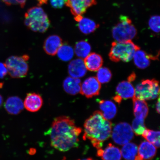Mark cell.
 Wrapping results in <instances>:
<instances>
[{
    "label": "cell",
    "mask_w": 160,
    "mask_h": 160,
    "mask_svg": "<svg viewBox=\"0 0 160 160\" xmlns=\"http://www.w3.org/2000/svg\"><path fill=\"white\" fill-rule=\"evenodd\" d=\"M82 132L73 119L67 116H61L54 119L47 133L49 136L52 147L65 152L78 147Z\"/></svg>",
    "instance_id": "6da1fadb"
},
{
    "label": "cell",
    "mask_w": 160,
    "mask_h": 160,
    "mask_svg": "<svg viewBox=\"0 0 160 160\" xmlns=\"http://www.w3.org/2000/svg\"><path fill=\"white\" fill-rule=\"evenodd\" d=\"M84 127L83 139L90 140L97 149L102 148L103 142L111 135L112 123L99 111H95L86 120Z\"/></svg>",
    "instance_id": "7a4b0ae2"
},
{
    "label": "cell",
    "mask_w": 160,
    "mask_h": 160,
    "mask_svg": "<svg viewBox=\"0 0 160 160\" xmlns=\"http://www.w3.org/2000/svg\"><path fill=\"white\" fill-rule=\"evenodd\" d=\"M25 25L34 32H45L51 24L47 15L41 7L29 9L25 14Z\"/></svg>",
    "instance_id": "3957f363"
},
{
    "label": "cell",
    "mask_w": 160,
    "mask_h": 160,
    "mask_svg": "<svg viewBox=\"0 0 160 160\" xmlns=\"http://www.w3.org/2000/svg\"><path fill=\"white\" fill-rule=\"evenodd\" d=\"M140 49L139 46L131 40L114 42L112 43L109 57L111 61L115 62L120 61L127 62L133 58L136 51Z\"/></svg>",
    "instance_id": "277c9868"
},
{
    "label": "cell",
    "mask_w": 160,
    "mask_h": 160,
    "mask_svg": "<svg viewBox=\"0 0 160 160\" xmlns=\"http://www.w3.org/2000/svg\"><path fill=\"white\" fill-rule=\"evenodd\" d=\"M137 33L131 19L125 15L120 16L119 22L112 29L113 37L117 42L132 41Z\"/></svg>",
    "instance_id": "5b68a950"
},
{
    "label": "cell",
    "mask_w": 160,
    "mask_h": 160,
    "mask_svg": "<svg viewBox=\"0 0 160 160\" xmlns=\"http://www.w3.org/2000/svg\"><path fill=\"white\" fill-rule=\"evenodd\" d=\"M29 56L24 55L22 57L11 56L6 60L5 65L8 73L12 77L22 78L27 75L29 67L27 63Z\"/></svg>",
    "instance_id": "8992f818"
},
{
    "label": "cell",
    "mask_w": 160,
    "mask_h": 160,
    "mask_svg": "<svg viewBox=\"0 0 160 160\" xmlns=\"http://www.w3.org/2000/svg\"><path fill=\"white\" fill-rule=\"evenodd\" d=\"M159 93V82L155 79L142 80L135 89V97L143 101L155 99Z\"/></svg>",
    "instance_id": "52a82bcc"
},
{
    "label": "cell",
    "mask_w": 160,
    "mask_h": 160,
    "mask_svg": "<svg viewBox=\"0 0 160 160\" xmlns=\"http://www.w3.org/2000/svg\"><path fill=\"white\" fill-rule=\"evenodd\" d=\"M134 133L131 125L127 122L118 124L111 133L114 142L120 145H123L129 142L133 138Z\"/></svg>",
    "instance_id": "ba28073f"
},
{
    "label": "cell",
    "mask_w": 160,
    "mask_h": 160,
    "mask_svg": "<svg viewBox=\"0 0 160 160\" xmlns=\"http://www.w3.org/2000/svg\"><path fill=\"white\" fill-rule=\"evenodd\" d=\"M101 83L95 77L88 78L81 84L80 93L88 98H92L99 94L101 89Z\"/></svg>",
    "instance_id": "9c48e42d"
},
{
    "label": "cell",
    "mask_w": 160,
    "mask_h": 160,
    "mask_svg": "<svg viewBox=\"0 0 160 160\" xmlns=\"http://www.w3.org/2000/svg\"><path fill=\"white\" fill-rule=\"evenodd\" d=\"M96 3V0H68L65 4L70 8L72 14L76 17L82 16L88 8Z\"/></svg>",
    "instance_id": "30bf717a"
},
{
    "label": "cell",
    "mask_w": 160,
    "mask_h": 160,
    "mask_svg": "<svg viewBox=\"0 0 160 160\" xmlns=\"http://www.w3.org/2000/svg\"><path fill=\"white\" fill-rule=\"evenodd\" d=\"M157 152V148L152 144L143 141L138 147V154L135 160H151L155 157Z\"/></svg>",
    "instance_id": "8fae6325"
},
{
    "label": "cell",
    "mask_w": 160,
    "mask_h": 160,
    "mask_svg": "<svg viewBox=\"0 0 160 160\" xmlns=\"http://www.w3.org/2000/svg\"><path fill=\"white\" fill-rule=\"evenodd\" d=\"M43 104L42 98L39 94L35 93H28L23 102L24 107L31 112L39 111Z\"/></svg>",
    "instance_id": "7c38bea8"
},
{
    "label": "cell",
    "mask_w": 160,
    "mask_h": 160,
    "mask_svg": "<svg viewBox=\"0 0 160 160\" xmlns=\"http://www.w3.org/2000/svg\"><path fill=\"white\" fill-rule=\"evenodd\" d=\"M97 155L103 160H121V151L118 148L109 143L105 149H97Z\"/></svg>",
    "instance_id": "4fadbf2b"
},
{
    "label": "cell",
    "mask_w": 160,
    "mask_h": 160,
    "mask_svg": "<svg viewBox=\"0 0 160 160\" xmlns=\"http://www.w3.org/2000/svg\"><path fill=\"white\" fill-rule=\"evenodd\" d=\"M68 70L71 77L79 78L86 75L87 69L83 60L79 58L72 60L69 64Z\"/></svg>",
    "instance_id": "5bb4252c"
},
{
    "label": "cell",
    "mask_w": 160,
    "mask_h": 160,
    "mask_svg": "<svg viewBox=\"0 0 160 160\" xmlns=\"http://www.w3.org/2000/svg\"><path fill=\"white\" fill-rule=\"evenodd\" d=\"M62 45V41L61 37L57 35H52L45 40L43 48L47 54L54 56Z\"/></svg>",
    "instance_id": "9a60e30c"
},
{
    "label": "cell",
    "mask_w": 160,
    "mask_h": 160,
    "mask_svg": "<svg viewBox=\"0 0 160 160\" xmlns=\"http://www.w3.org/2000/svg\"><path fill=\"white\" fill-rule=\"evenodd\" d=\"M4 107L7 112L13 115L18 114L24 107L22 101L17 96L8 98L5 102Z\"/></svg>",
    "instance_id": "2e32d148"
},
{
    "label": "cell",
    "mask_w": 160,
    "mask_h": 160,
    "mask_svg": "<svg viewBox=\"0 0 160 160\" xmlns=\"http://www.w3.org/2000/svg\"><path fill=\"white\" fill-rule=\"evenodd\" d=\"M158 57L148 54L140 49L136 51L133 58L135 65L139 69H144L150 65V60L157 59Z\"/></svg>",
    "instance_id": "e0dca14e"
},
{
    "label": "cell",
    "mask_w": 160,
    "mask_h": 160,
    "mask_svg": "<svg viewBox=\"0 0 160 160\" xmlns=\"http://www.w3.org/2000/svg\"><path fill=\"white\" fill-rule=\"evenodd\" d=\"M116 93L122 100L133 98L135 96V89L131 82L123 81L118 85L116 88Z\"/></svg>",
    "instance_id": "ac0fdd59"
},
{
    "label": "cell",
    "mask_w": 160,
    "mask_h": 160,
    "mask_svg": "<svg viewBox=\"0 0 160 160\" xmlns=\"http://www.w3.org/2000/svg\"><path fill=\"white\" fill-rule=\"evenodd\" d=\"M84 62L87 69L95 72L98 71L102 66L103 59L98 54L92 53L85 58Z\"/></svg>",
    "instance_id": "d6986e66"
},
{
    "label": "cell",
    "mask_w": 160,
    "mask_h": 160,
    "mask_svg": "<svg viewBox=\"0 0 160 160\" xmlns=\"http://www.w3.org/2000/svg\"><path fill=\"white\" fill-rule=\"evenodd\" d=\"M133 113L135 118L145 120L149 112V108L145 101L140 100L134 96L132 98Z\"/></svg>",
    "instance_id": "ffe728a7"
},
{
    "label": "cell",
    "mask_w": 160,
    "mask_h": 160,
    "mask_svg": "<svg viewBox=\"0 0 160 160\" xmlns=\"http://www.w3.org/2000/svg\"><path fill=\"white\" fill-rule=\"evenodd\" d=\"M63 86L66 92L69 95H75L81 91V81L79 78L68 77L64 81Z\"/></svg>",
    "instance_id": "44dd1931"
},
{
    "label": "cell",
    "mask_w": 160,
    "mask_h": 160,
    "mask_svg": "<svg viewBox=\"0 0 160 160\" xmlns=\"http://www.w3.org/2000/svg\"><path fill=\"white\" fill-rule=\"evenodd\" d=\"M99 106L103 117L107 120H111L115 117L117 113V108L115 104L109 100H101Z\"/></svg>",
    "instance_id": "7402d4cb"
},
{
    "label": "cell",
    "mask_w": 160,
    "mask_h": 160,
    "mask_svg": "<svg viewBox=\"0 0 160 160\" xmlns=\"http://www.w3.org/2000/svg\"><path fill=\"white\" fill-rule=\"evenodd\" d=\"M78 22L80 31L86 35L93 32L99 27V25L93 20L87 18L83 17Z\"/></svg>",
    "instance_id": "603a6c76"
},
{
    "label": "cell",
    "mask_w": 160,
    "mask_h": 160,
    "mask_svg": "<svg viewBox=\"0 0 160 160\" xmlns=\"http://www.w3.org/2000/svg\"><path fill=\"white\" fill-rule=\"evenodd\" d=\"M138 152V146L131 142L123 145L121 151L122 156L125 160H135Z\"/></svg>",
    "instance_id": "cb8c5ba5"
},
{
    "label": "cell",
    "mask_w": 160,
    "mask_h": 160,
    "mask_svg": "<svg viewBox=\"0 0 160 160\" xmlns=\"http://www.w3.org/2000/svg\"><path fill=\"white\" fill-rule=\"evenodd\" d=\"M91 47L90 44L85 41H81L76 44L75 52L77 57L81 59L85 58L91 52Z\"/></svg>",
    "instance_id": "d4e9b609"
},
{
    "label": "cell",
    "mask_w": 160,
    "mask_h": 160,
    "mask_svg": "<svg viewBox=\"0 0 160 160\" xmlns=\"http://www.w3.org/2000/svg\"><path fill=\"white\" fill-rule=\"evenodd\" d=\"M57 53L58 57L62 61L67 62L72 58L74 52L71 46L67 44H62L58 50Z\"/></svg>",
    "instance_id": "484cf974"
},
{
    "label": "cell",
    "mask_w": 160,
    "mask_h": 160,
    "mask_svg": "<svg viewBox=\"0 0 160 160\" xmlns=\"http://www.w3.org/2000/svg\"><path fill=\"white\" fill-rule=\"evenodd\" d=\"M160 131L146 129L142 134V136L147 141L152 144L156 148L160 147Z\"/></svg>",
    "instance_id": "4316f807"
},
{
    "label": "cell",
    "mask_w": 160,
    "mask_h": 160,
    "mask_svg": "<svg viewBox=\"0 0 160 160\" xmlns=\"http://www.w3.org/2000/svg\"><path fill=\"white\" fill-rule=\"evenodd\" d=\"M98 71L97 78L100 83H107L111 81L112 73L108 68H101Z\"/></svg>",
    "instance_id": "83f0119b"
},
{
    "label": "cell",
    "mask_w": 160,
    "mask_h": 160,
    "mask_svg": "<svg viewBox=\"0 0 160 160\" xmlns=\"http://www.w3.org/2000/svg\"><path fill=\"white\" fill-rule=\"evenodd\" d=\"M144 120L135 118L132 123V129L134 133L137 136L141 135L146 128Z\"/></svg>",
    "instance_id": "f1b7e54d"
},
{
    "label": "cell",
    "mask_w": 160,
    "mask_h": 160,
    "mask_svg": "<svg viewBox=\"0 0 160 160\" xmlns=\"http://www.w3.org/2000/svg\"><path fill=\"white\" fill-rule=\"evenodd\" d=\"M160 19L159 16H152L150 18L148 24L150 29L155 33H159L160 32Z\"/></svg>",
    "instance_id": "f546056e"
},
{
    "label": "cell",
    "mask_w": 160,
    "mask_h": 160,
    "mask_svg": "<svg viewBox=\"0 0 160 160\" xmlns=\"http://www.w3.org/2000/svg\"><path fill=\"white\" fill-rule=\"evenodd\" d=\"M8 5H19L21 8L24 7L27 0H2Z\"/></svg>",
    "instance_id": "4dcf8cb0"
},
{
    "label": "cell",
    "mask_w": 160,
    "mask_h": 160,
    "mask_svg": "<svg viewBox=\"0 0 160 160\" xmlns=\"http://www.w3.org/2000/svg\"><path fill=\"white\" fill-rule=\"evenodd\" d=\"M52 7L55 9H61L65 4L68 0H48Z\"/></svg>",
    "instance_id": "1f68e13d"
},
{
    "label": "cell",
    "mask_w": 160,
    "mask_h": 160,
    "mask_svg": "<svg viewBox=\"0 0 160 160\" xmlns=\"http://www.w3.org/2000/svg\"><path fill=\"white\" fill-rule=\"evenodd\" d=\"M8 73V69L5 64L0 62V79H3Z\"/></svg>",
    "instance_id": "d6a6232c"
},
{
    "label": "cell",
    "mask_w": 160,
    "mask_h": 160,
    "mask_svg": "<svg viewBox=\"0 0 160 160\" xmlns=\"http://www.w3.org/2000/svg\"><path fill=\"white\" fill-rule=\"evenodd\" d=\"M136 75L134 72H133L130 75L128 78V81L131 82L133 81L136 79Z\"/></svg>",
    "instance_id": "836d02e7"
},
{
    "label": "cell",
    "mask_w": 160,
    "mask_h": 160,
    "mask_svg": "<svg viewBox=\"0 0 160 160\" xmlns=\"http://www.w3.org/2000/svg\"><path fill=\"white\" fill-rule=\"evenodd\" d=\"M156 110H157V112L158 113H160V97L159 96L158 99L157 104H156Z\"/></svg>",
    "instance_id": "e575fe53"
},
{
    "label": "cell",
    "mask_w": 160,
    "mask_h": 160,
    "mask_svg": "<svg viewBox=\"0 0 160 160\" xmlns=\"http://www.w3.org/2000/svg\"><path fill=\"white\" fill-rule=\"evenodd\" d=\"M3 98L2 97V96L0 94V108H1L2 105H3Z\"/></svg>",
    "instance_id": "d590c367"
},
{
    "label": "cell",
    "mask_w": 160,
    "mask_h": 160,
    "mask_svg": "<svg viewBox=\"0 0 160 160\" xmlns=\"http://www.w3.org/2000/svg\"><path fill=\"white\" fill-rule=\"evenodd\" d=\"M77 160H95L93 159L92 158H88L79 159H78Z\"/></svg>",
    "instance_id": "8d00e7d4"
},
{
    "label": "cell",
    "mask_w": 160,
    "mask_h": 160,
    "mask_svg": "<svg viewBox=\"0 0 160 160\" xmlns=\"http://www.w3.org/2000/svg\"><path fill=\"white\" fill-rule=\"evenodd\" d=\"M62 160H66L65 158H64Z\"/></svg>",
    "instance_id": "74e56055"
}]
</instances>
